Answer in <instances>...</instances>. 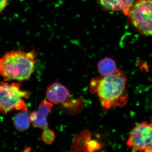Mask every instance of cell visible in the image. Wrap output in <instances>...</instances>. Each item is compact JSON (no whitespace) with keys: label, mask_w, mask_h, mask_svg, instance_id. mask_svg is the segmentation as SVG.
I'll list each match as a JSON object with an SVG mask.
<instances>
[{"label":"cell","mask_w":152,"mask_h":152,"mask_svg":"<svg viewBox=\"0 0 152 152\" xmlns=\"http://www.w3.org/2000/svg\"><path fill=\"white\" fill-rule=\"evenodd\" d=\"M46 95L47 99L50 102L54 104H60L57 99L56 96L55 94L53 89L51 85L47 88Z\"/></svg>","instance_id":"12"},{"label":"cell","mask_w":152,"mask_h":152,"mask_svg":"<svg viewBox=\"0 0 152 152\" xmlns=\"http://www.w3.org/2000/svg\"><path fill=\"white\" fill-rule=\"evenodd\" d=\"M127 82L124 73L119 69L110 75L100 76L92 79L90 91L97 94L102 106L106 110L123 107L128 102Z\"/></svg>","instance_id":"1"},{"label":"cell","mask_w":152,"mask_h":152,"mask_svg":"<svg viewBox=\"0 0 152 152\" xmlns=\"http://www.w3.org/2000/svg\"><path fill=\"white\" fill-rule=\"evenodd\" d=\"M53 104L49 101L41 102L38 110L32 112L30 115V121L33 126L43 130L48 128L47 118L52 111Z\"/></svg>","instance_id":"6"},{"label":"cell","mask_w":152,"mask_h":152,"mask_svg":"<svg viewBox=\"0 0 152 152\" xmlns=\"http://www.w3.org/2000/svg\"><path fill=\"white\" fill-rule=\"evenodd\" d=\"M51 86L54 91L55 94L60 104L64 103L69 97V91L64 85L58 82H55Z\"/></svg>","instance_id":"10"},{"label":"cell","mask_w":152,"mask_h":152,"mask_svg":"<svg viewBox=\"0 0 152 152\" xmlns=\"http://www.w3.org/2000/svg\"><path fill=\"white\" fill-rule=\"evenodd\" d=\"M37 58V53L34 50L7 52L0 58V75L5 81L28 80L34 71Z\"/></svg>","instance_id":"2"},{"label":"cell","mask_w":152,"mask_h":152,"mask_svg":"<svg viewBox=\"0 0 152 152\" xmlns=\"http://www.w3.org/2000/svg\"><path fill=\"white\" fill-rule=\"evenodd\" d=\"M126 145L134 152H152V123L143 121L129 133Z\"/></svg>","instance_id":"5"},{"label":"cell","mask_w":152,"mask_h":152,"mask_svg":"<svg viewBox=\"0 0 152 152\" xmlns=\"http://www.w3.org/2000/svg\"><path fill=\"white\" fill-rule=\"evenodd\" d=\"M129 15L133 26L141 34L152 36V0H136Z\"/></svg>","instance_id":"4"},{"label":"cell","mask_w":152,"mask_h":152,"mask_svg":"<svg viewBox=\"0 0 152 152\" xmlns=\"http://www.w3.org/2000/svg\"><path fill=\"white\" fill-rule=\"evenodd\" d=\"M7 4V0H0V12L4 10Z\"/></svg>","instance_id":"13"},{"label":"cell","mask_w":152,"mask_h":152,"mask_svg":"<svg viewBox=\"0 0 152 152\" xmlns=\"http://www.w3.org/2000/svg\"><path fill=\"white\" fill-rule=\"evenodd\" d=\"M31 93L22 89L18 83L0 82V112L4 115L13 110L28 111L24 99H28Z\"/></svg>","instance_id":"3"},{"label":"cell","mask_w":152,"mask_h":152,"mask_svg":"<svg viewBox=\"0 0 152 152\" xmlns=\"http://www.w3.org/2000/svg\"><path fill=\"white\" fill-rule=\"evenodd\" d=\"M28 111H20L16 114L13 118L14 126L20 132L26 131L31 125L30 115Z\"/></svg>","instance_id":"9"},{"label":"cell","mask_w":152,"mask_h":152,"mask_svg":"<svg viewBox=\"0 0 152 152\" xmlns=\"http://www.w3.org/2000/svg\"><path fill=\"white\" fill-rule=\"evenodd\" d=\"M97 69L98 72L103 76L112 75L118 69L115 61L107 57L102 59L99 62Z\"/></svg>","instance_id":"8"},{"label":"cell","mask_w":152,"mask_h":152,"mask_svg":"<svg viewBox=\"0 0 152 152\" xmlns=\"http://www.w3.org/2000/svg\"><path fill=\"white\" fill-rule=\"evenodd\" d=\"M104 8L114 12H120L128 15L134 0H99Z\"/></svg>","instance_id":"7"},{"label":"cell","mask_w":152,"mask_h":152,"mask_svg":"<svg viewBox=\"0 0 152 152\" xmlns=\"http://www.w3.org/2000/svg\"><path fill=\"white\" fill-rule=\"evenodd\" d=\"M43 130L42 135V139L43 141L48 145L53 143L55 140L54 132L48 128Z\"/></svg>","instance_id":"11"}]
</instances>
